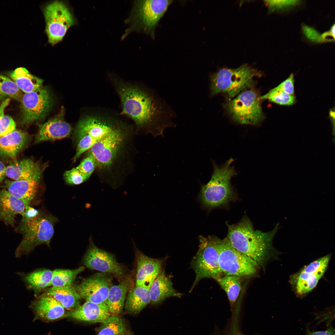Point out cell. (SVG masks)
<instances>
[{
    "instance_id": "1",
    "label": "cell",
    "mask_w": 335,
    "mask_h": 335,
    "mask_svg": "<svg viewBox=\"0 0 335 335\" xmlns=\"http://www.w3.org/2000/svg\"><path fill=\"white\" fill-rule=\"evenodd\" d=\"M107 77L119 98L121 115L139 127L146 128L155 136H163L166 128L176 127L173 109L153 90L113 72L108 73Z\"/></svg>"
},
{
    "instance_id": "2",
    "label": "cell",
    "mask_w": 335,
    "mask_h": 335,
    "mask_svg": "<svg viewBox=\"0 0 335 335\" xmlns=\"http://www.w3.org/2000/svg\"><path fill=\"white\" fill-rule=\"evenodd\" d=\"M227 237L232 246L264 266L275 251L272 245L273 238L280 228L278 223L270 231L263 232L255 230L248 217L244 216L238 222L227 224Z\"/></svg>"
},
{
    "instance_id": "3",
    "label": "cell",
    "mask_w": 335,
    "mask_h": 335,
    "mask_svg": "<svg viewBox=\"0 0 335 335\" xmlns=\"http://www.w3.org/2000/svg\"><path fill=\"white\" fill-rule=\"evenodd\" d=\"M234 160L231 158L221 166L212 161L213 170L211 179L206 184L201 185L199 195L204 206L209 208H216L234 199V193L231 180L237 174L231 166Z\"/></svg>"
},
{
    "instance_id": "4",
    "label": "cell",
    "mask_w": 335,
    "mask_h": 335,
    "mask_svg": "<svg viewBox=\"0 0 335 335\" xmlns=\"http://www.w3.org/2000/svg\"><path fill=\"white\" fill-rule=\"evenodd\" d=\"M261 75L260 71L246 64L235 69H221L210 75L211 95L225 93L230 98L234 97L253 86L256 78Z\"/></svg>"
},
{
    "instance_id": "5",
    "label": "cell",
    "mask_w": 335,
    "mask_h": 335,
    "mask_svg": "<svg viewBox=\"0 0 335 335\" xmlns=\"http://www.w3.org/2000/svg\"><path fill=\"white\" fill-rule=\"evenodd\" d=\"M172 1L135 0L128 17L124 22L129 25L121 37L124 39L133 32L154 35V30Z\"/></svg>"
},
{
    "instance_id": "6",
    "label": "cell",
    "mask_w": 335,
    "mask_h": 335,
    "mask_svg": "<svg viewBox=\"0 0 335 335\" xmlns=\"http://www.w3.org/2000/svg\"><path fill=\"white\" fill-rule=\"evenodd\" d=\"M57 221L55 217L41 211L33 218L22 219L19 229L23 237L15 251V257L20 258L27 255L41 244L49 246L54 233V226Z\"/></svg>"
},
{
    "instance_id": "7",
    "label": "cell",
    "mask_w": 335,
    "mask_h": 335,
    "mask_svg": "<svg viewBox=\"0 0 335 335\" xmlns=\"http://www.w3.org/2000/svg\"><path fill=\"white\" fill-rule=\"evenodd\" d=\"M217 238L214 236H199V248L191 262L196 277L190 292L203 279L212 278L215 280L223 276L218 263Z\"/></svg>"
},
{
    "instance_id": "8",
    "label": "cell",
    "mask_w": 335,
    "mask_h": 335,
    "mask_svg": "<svg viewBox=\"0 0 335 335\" xmlns=\"http://www.w3.org/2000/svg\"><path fill=\"white\" fill-rule=\"evenodd\" d=\"M217 243L219 265L223 275L242 277L257 272L258 264L234 247L226 237L222 239L217 238Z\"/></svg>"
},
{
    "instance_id": "9",
    "label": "cell",
    "mask_w": 335,
    "mask_h": 335,
    "mask_svg": "<svg viewBox=\"0 0 335 335\" xmlns=\"http://www.w3.org/2000/svg\"><path fill=\"white\" fill-rule=\"evenodd\" d=\"M259 97L253 90L245 91L229 101L226 109L236 122L242 124L256 125L265 118Z\"/></svg>"
},
{
    "instance_id": "10",
    "label": "cell",
    "mask_w": 335,
    "mask_h": 335,
    "mask_svg": "<svg viewBox=\"0 0 335 335\" xmlns=\"http://www.w3.org/2000/svg\"><path fill=\"white\" fill-rule=\"evenodd\" d=\"M43 13L48 42L55 45L62 39L68 29L74 25V19L67 6L59 1L48 4Z\"/></svg>"
},
{
    "instance_id": "11",
    "label": "cell",
    "mask_w": 335,
    "mask_h": 335,
    "mask_svg": "<svg viewBox=\"0 0 335 335\" xmlns=\"http://www.w3.org/2000/svg\"><path fill=\"white\" fill-rule=\"evenodd\" d=\"M21 124H28L43 118L50 109L51 99L47 89L42 87L22 96Z\"/></svg>"
},
{
    "instance_id": "12",
    "label": "cell",
    "mask_w": 335,
    "mask_h": 335,
    "mask_svg": "<svg viewBox=\"0 0 335 335\" xmlns=\"http://www.w3.org/2000/svg\"><path fill=\"white\" fill-rule=\"evenodd\" d=\"M120 124L97 141L89 150L88 154L95 159L100 168L111 164L115 158L123 140V130Z\"/></svg>"
},
{
    "instance_id": "13",
    "label": "cell",
    "mask_w": 335,
    "mask_h": 335,
    "mask_svg": "<svg viewBox=\"0 0 335 335\" xmlns=\"http://www.w3.org/2000/svg\"><path fill=\"white\" fill-rule=\"evenodd\" d=\"M109 274L96 273L76 286L81 299L86 302L106 304L108 294L113 286L112 278Z\"/></svg>"
},
{
    "instance_id": "14",
    "label": "cell",
    "mask_w": 335,
    "mask_h": 335,
    "mask_svg": "<svg viewBox=\"0 0 335 335\" xmlns=\"http://www.w3.org/2000/svg\"><path fill=\"white\" fill-rule=\"evenodd\" d=\"M330 259L327 255L305 266L292 278L296 292L302 295L313 289L326 271Z\"/></svg>"
},
{
    "instance_id": "15",
    "label": "cell",
    "mask_w": 335,
    "mask_h": 335,
    "mask_svg": "<svg viewBox=\"0 0 335 335\" xmlns=\"http://www.w3.org/2000/svg\"><path fill=\"white\" fill-rule=\"evenodd\" d=\"M85 266L91 270L112 274L119 279L125 278L124 269L111 254L96 247L91 241L84 257Z\"/></svg>"
},
{
    "instance_id": "16",
    "label": "cell",
    "mask_w": 335,
    "mask_h": 335,
    "mask_svg": "<svg viewBox=\"0 0 335 335\" xmlns=\"http://www.w3.org/2000/svg\"><path fill=\"white\" fill-rule=\"evenodd\" d=\"M136 285L150 288L161 270L163 260L154 258L137 251Z\"/></svg>"
},
{
    "instance_id": "17",
    "label": "cell",
    "mask_w": 335,
    "mask_h": 335,
    "mask_svg": "<svg viewBox=\"0 0 335 335\" xmlns=\"http://www.w3.org/2000/svg\"><path fill=\"white\" fill-rule=\"evenodd\" d=\"M43 172L40 167L31 177L18 181L7 180L6 190L14 196L30 204L38 191Z\"/></svg>"
},
{
    "instance_id": "18",
    "label": "cell",
    "mask_w": 335,
    "mask_h": 335,
    "mask_svg": "<svg viewBox=\"0 0 335 335\" xmlns=\"http://www.w3.org/2000/svg\"><path fill=\"white\" fill-rule=\"evenodd\" d=\"M105 304H97L86 302L66 313L65 317L92 323L104 322L110 315Z\"/></svg>"
},
{
    "instance_id": "19",
    "label": "cell",
    "mask_w": 335,
    "mask_h": 335,
    "mask_svg": "<svg viewBox=\"0 0 335 335\" xmlns=\"http://www.w3.org/2000/svg\"><path fill=\"white\" fill-rule=\"evenodd\" d=\"M72 130L70 125L65 121L62 116H59L40 126L35 142L37 143L64 138L70 135Z\"/></svg>"
},
{
    "instance_id": "20",
    "label": "cell",
    "mask_w": 335,
    "mask_h": 335,
    "mask_svg": "<svg viewBox=\"0 0 335 335\" xmlns=\"http://www.w3.org/2000/svg\"><path fill=\"white\" fill-rule=\"evenodd\" d=\"M30 204L12 195L6 189L0 190V218L7 225H12L15 217L21 215Z\"/></svg>"
},
{
    "instance_id": "21",
    "label": "cell",
    "mask_w": 335,
    "mask_h": 335,
    "mask_svg": "<svg viewBox=\"0 0 335 335\" xmlns=\"http://www.w3.org/2000/svg\"><path fill=\"white\" fill-rule=\"evenodd\" d=\"M30 308L36 318L47 320H54L65 316L64 308L53 297L42 296L32 302Z\"/></svg>"
},
{
    "instance_id": "22",
    "label": "cell",
    "mask_w": 335,
    "mask_h": 335,
    "mask_svg": "<svg viewBox=\"0 0 335 335\" xmlns=\"http://www.w3.org/2000/svg\"><path fill=\"white\" fill-rule=\"evenodd\" d=\"M150 294V303L154 306L160 304L167 298L182 295L174 289L171 278L162 270L151 286Z\"/></svg>"
},
{
    "instance_id": "23",
    "label": "cell",
    "mask_w": 335,
    "mask_h": 335,
    "mask_svg": "<svg viewBox=\"0 0 335 335\" xmlns=\"http://www.w3.org/2000/svg\"><path fill=\"white\" fill-rule=\"evenodd\" d=\"M29 136L21 130H16L0 138V154L7 158L16 156L27 143Z\"/></svg>"
},
{
    "instance_id": "24",
    "label": "cell",
    "mask_w": 335,
    "mask_h": 335,
    "mask_svg": "<svg viewBox=\"0 0 335 335\" xmlns=\"http://www.w3.org/2000/svg\"><path fill=\"white\" fill-rule=\"evenodd\" d=\"M43 296L53 297L64 308H75L79 306L81 298L75 287L70 285L54 287L48 288Z\"/></svg>"
},
{
    "instance_id": "25",
    "label": "cell",
    "mask_w": 335,
    "mask_h": 335,
    "mask_svg": "<svg viewBox=\"0 0 335 335\" xmlns=\"http://www.w3.org/2000/svg\"><path fill=\"white\" fill-rule=\"evenodd\" d=\"M40 167L30 159L15 161L6 167V175L13 181L26 179L33 176Z\"/></svg>"
},
{
    "instance_id": "26",
    "label": "cell",
    "mask_w": 335,
    "mask_h": 335,
    "mask_svg": "<svg viewBox=\"0 0 335 335\" xmlns=\"http://www.w3.org/2000/svg\"><path fill=\"white\" fill-rule=\"evenodd\" d=\"M130 284V279L127 277L118 284L113 285L111 288L106 303L110 313L117 315L122 312Z\"/></svg>"
},
{
    "instance_id": "27",
    "label": "cell",
    "mask_w": 335,
    "mask_h": 335,
    "mask_svg": "<svg viewBox=\"0 0 335 335\" xmlns=\"http://www.w3.org/2000/svg\"><path fill=\"white\" fill-rule=\"evenodd\" d=\"M150 302V288L135 285L127 295L125 309L129 313L137 314Z\"/></svg>"
},
{
    "instance_id": "28",
    "label": "cell",
    "mask_w": 335,
    "mask_h": 335,
    "mask_svg": "<svg viewBox=\"0 0 335 335\" xmlns=\"http://www.w3.org/2000/svg\"><path fill=\"white\" fill-rule=\"evenodd\" d=\"M53 271L44 269L29 273H17L26 286L34 291L43 289L51 285Z\"/></svg>"
},
{
    "instance_id": "29",
    "label": "cell",
    "mask_w": 335,
    "mask_h": 335,
    "mask_svg": "<svg viewBox=\"0 0 335 335\" xmlns=\"http://www.w3.org/2000/svg\"><path fill=\"white\" fill-rule=\"evenodd\" d=\"M11 79L24 93L34 91L42 87L43 80L30 74L25 68H16L10 74Z\"/></svg>"
},
{
    "instance_id": "30",
    "label": "cell",
    "mask_w": 335,
    "mask_h": 335,
    "mask_svg": "<svg viewBox=\"0 0 335 335\" xmlns=\"http://www.w3.org/2000/svg\"><path fill=\"white\" fill-rule=\"evenodd\" d=\"M241 278L234 275H223L215 279L226 293L231 305L235 302L240 293Z\"/></svg>"
},
{
    "instance_id": "31",
    "label": "cell",
    "mask_w": 335,
    "mask_h": 335,
    "mask_svg": "<svg viewBox=\"0 0 335 335\" xmlns=\"http://www.w3.org/2000/svg\"><path fill=\"white\" fill-rule=\"evenodd\" d=\"M126 331L122 319L116 315L113 314L102 323L96 335H119Z\"/></svg>"
},
{
    "instance_id": "32",
    "label": "cell",
    "mask_w": 335,
    "mask_h": 335,
    "mask_svg": "<svg viewBox=\"0 0 335 335\" xmlns=\"http://www.w3.org/2000/svg\"><path fill=\"white\" fill-rule=\"evenodd\" d=\"M82 266L74 270L56 269L53 271L51 286L64 287L71 285L77 275L84 270Z\"/></svg>"
},
{
    "instance_id": "33",
    "label": "cell",
    "mask_w": 335,
    "mask_h": 335,
    "mask_svg": "<svg viewBox=\"0 0 335 335\" xmlns=\"http://www.w3.org/2000/svg\"><path fill=\"white\" fill-rule=\"evenodd\" d=\"M23 95L11 79L0 74V100L10 97L20 101Z\"/></svg>"
},
{
    "instance_id": "34",
    "label": "cell",
    "mask_w": 335,
    "mask_h": 335,
    "mask_svg": "<svg viewBox=\"0 0 335 335\" xmlns=\"http://www.w3.org/2000/svg\"><path fill=\"white\" fill-rule=\"evenodd\" d=\"M260 100H267L270 101L281 105H293L296 102L294 95H291L283 91L273 88L268 93L259 97Z\"/></svg>"
},
{
    "instance_id": "35",
    "label": "cell",
    "mask_w": 335,
    "mask_h": 335,
    "mask_svg": "<svg viewBox=\"0 0 335 335\" xmlns=\"http://www.w3.org/2000/svg\"><path fill=\"white\" fill-rule=\"evenodd\" d=\"M64 176L66 183L71 185L80 184L89 177L82 173L76 168L66 171Z\"/></svg>"
},
{
    "instance_id": "36",
    "label": "cell",
    "mask_w": 335,
    "mask_h": 335,
    "mask_svg": "<svg viewBox=\"0 0 335 335\" xmlns=\"http://www.w3.org/2000/svg\"><path fill=\"white\" fill-rule=\"evenodd\" d=\"M76 153L74 158L75 160L84 152L90 150L97 141L88 135H84L78 139Z\"/></svg>"
},
{
    "instance_id": "37",
    "label": "cell",
    "mask_w": 335,
    "mask_h": 335,
    "mask_svg": "<svg viewBox=\"0 0 335 335\" xmlns=\"http://www.w3.org/2000/svg\"><path fill=\"white\" fill-rule=\"evenodd\" d=\"M299 0H265L270 12L284 9L296 6L300 3Z\"/></svg>"
},
{
    "instance_id": "38",
    "label": "cell",
    "mask_w": 335,
    "mask_h": 335,
    "mask_svg": "<svg viewBox=\"0 0 335 335\" xmlns=\"http://www.w3.org/2000/svg\"><path fill=\"white\" fill-rule=\"evenodd\" d=\"M96 166L94 158L88 154L76 168L82 173L90 177Z\"/></svg>"
},
{
    "instance_id": "39",
    "label": "cell",
    "mask_w": 335,
    "mask_h": 335,
    "mask_svg": "<svg viewBox=\"0 0 335 335\" xmlns=\"http://www.w3.org/2000/svg\"><path fill=\"white\" fill-rule=\"evenodd\" d=\"M10 101V98H7L4 100L0 105V138L11 132L9 124L2 118L4 115L5 109L9 104Z\"/></svg>"
},
{
    "instance_id": "40",
    "label": "cell",
    "mask_w": 335,
    "mask_h": 335,
    "mask_svg": "<svg viewBox=\"0 0 335 335\" xmlns=\"http://www.w3.org/2000/svg\"><path fill=\"white\" fill-rule=\"evenodd\" d=\"M294 75L291 74L286 79L274 89L283 91L291 95H294Z\"/></svg>"
},
{
    "instance_id": "41",
    "label": "cell",
    "mask_w": 335,
    "mask_h": 335,
    "mask_svg": "<svg viewBox=\"0 0 335 335\" xmlns=\"http://www.w3.org/2000/svg\"><path fill=\"white\" fill-rule=\"evenodd\" d=\"M302 29L305 36L310 41L317 43L324 42L321 34L313 28L303 25Z\"/></svg>"
},
{
    "instance_id": "42",
    "label": "cell",
    "mask_w": 335,
    "mask_h": 335,
    "mask_svg": "<svg viewBox=\"0 0 335 335\" xmlns=\"http://www.w3.org/2000/svg\"><path fill=\"white\" fill-rule=\"evenodd\" d=\"M40 211L36 209L29 205L27 207L23 213L21 215L22 219H29L38 216Z\"/></svg>"
},
{
    "instance_id": "43",
    "label": "cell",
    "mask_w": 335,
    "mask_h": 335,
    "mask_svg": "<svg viewBox=\"0 0 335 335\" xmlns=\"http://www.w3.org/2000/svg\"><path fill=\"white\" fill-rule=\"evenodd\" d=\"M335 24H334L328 31L325 32L321 34V37L324 42H331L333 41L329 38L331 37L334 40L335 39Z\"/></svg>"
},
{
    "instance_id": "44",
    "label": "cell",
    "mask_w": 335,
    "mask_h": 335,
    "mask_svg": "<svg viewBox=\"0 0 335 335\" xmlns=\"http://www.w3.org/2000/svg\"><path fill=\"white\" fill-rule=\"evenodd\" d=\"M308 335H335V333L334 330L330 328L325 331L309 333Z\"/></svg>"
},
{
    "instance_id": "45",
    "label": "cell",
    "mask_w": 335,
    "mask_h": 335,
    "mask_svg": "<svg viewBox=\"0 0 335 335\" xmlns=\"http://www.w3.org/2000/svg\"><path fill=\"white\" fill-rule=\"evenodd\" d=\"M6 167L3 163L0 161V183L4 180L6 176Z\"/></svg>"
},
{
    "instance_id": "46",
    "label": "cell",
    "mask_w": 335,
    "mask_h": 335,
    "mask_svg": "<svg viewBox=\"0 0 335 335\" xmlns=\"http://www.w3.org/2000/svg\"><path fill=\"white\" fill-rule=\"evenodd\" d=\"M119 335H132V334L128 332L127 331L125 332H124Z\"/></svg>"
},
{
    "instance_id": "47",
    "label": "cell",
    "mask_w": 335,
    "mask_h": 335,
    "mask_svg": "<svg viewBox=\"0 0 335 335\" xmlns=\"http://www.w3.org/2000/svg\"><path fill=\"white\" fill-rule=\"evenodd\" d=\"M47 335H50V334H48Z\"/></svg>"
}]
</instances>
